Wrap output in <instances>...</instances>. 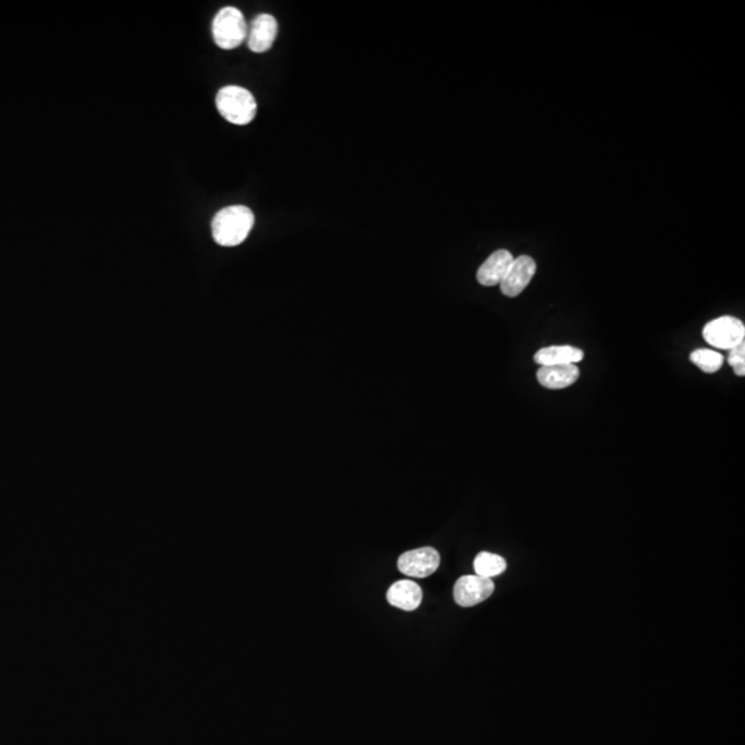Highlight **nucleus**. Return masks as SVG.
I'll list each match as a JSON object with an SVG mask.
<instances>
[{"label":"nucleus","instance_id":"13","mask_svg":"<svg viewBox=\"0 0 745 745\" xmlns=\"http://www.w3.org/2000/svg\"><path fill=\"white\" fill-rule=\"evenodd\" d=\"M475 573L485 579H493L500 576L507 569V562L503 556L490 554V552H481L476 556L474 561Z\"/></svg>","mask_w":745,"mask_h":745},{"label":"nucleus","instance_id":"5","mask_svg":"<svg viewBox=\"0 0 745 745\" xmlns=\"http://www.w3.org/2000/svg\"><path fill=\"white\" fill-rule=\"evenodd\" d=\"M441 565V555L431 547L417 548L407 551L399 558L398 569L403 574L417 579L431 576Z\"/></svg>","mask_w":745,"mask_h":745},{"label":"nucleus","instance_id":"7","mask_svg":"<svg viewBox=\"0 0 745 745\" xmlns=\"http://www.w3.org/2000/svg\"><path fill=\"white\" fill-rule=\"evenodd\" d=\"M536 261L529 256L514 258L510 270L505 275L504 281L500 283L501 292L507 297L519 296L532 282L536 274Z\"/></svg>","mask_w":745,"mask_h":745},{"label":"nucleus","instance_id":"10","mask_svg":"<svg viewBox=\"0 0 745 745\" xmlns=\"http://www.w3.org/2000/svg\"><path fill=\"white\" fill-rule=\"evenodd\" d=\"M580 369L576 365L540 366L537 380L548 390H563L576 383Z\"/></svg>","mask_w":745,"mask_h":745},{"label":"nucleus","instance_id":"4","mask_svg":"<svg viewBox=\"0 0 745 745\" xmlns=\"http://www.w3.org/2000/svg\"><path fill=\"white\" fill-rule=\"evenodd\" d=\"M704 340L719 350H733L745 343V326L733 316H721L704 326Z\"/></svg>","mask_w":745,"mask_h":745},{"label":"nucleus","instance_id":"2","mask_svg":"<svg viewBox=\"0 0 745 745\" xmlns=\"http://www.w3.org/2000/svg\"><path fill=\"white\" fill-rule=\"evenodd\" d=\"M216 105L225 121L238 126L252 122L257 112L253 94L239 86L223 87L217 93Z\"/></svg>","mask_w":745,"mask_h":745},{"label":"nucleus","instance_id":"1","mask_svg":"<svg viewBox=\"0 0 745 745\" xmlns=\"http://www.w3.org/2000/svg\"><path fill=\"white\" fill-rule=\"evenodd\" d=\"M254 214L249 207H225L212 221L213 239L220 246L234 247L246 241L253 230Z\"/></svg>","mask_w":745,"mask_h":745},{"label":"nucleus","instance_id":"15","mask_svg":"<svg viewBox=\"0 0 745 745\" xmlns=\"http://www.w3.org/2000/svg\"><path fill=\"white\" fill-rule=\"evenodd\" d=\"M728 362L733 367L736 376H745V343L729 351Z\"/></svg>","mask_w":745,"mask_h":745},{"label":"nucleus","instance_id":"8","mask_svg":"<svg viewBox=\"0 0 745 745\" xmlns=\"http://www.w3.org/2000/svg\"><path fill=\"white\" fill-rule=\"evenodd\" d=\"M278 35V21L271 14H260L254 18L247 31V46L254 53H265L274 46Z\"/></svg>","mask_w":745,"mask_h":745},{"label":"nucleus","instance_id":"9","mask_svg":"<svg viewBox=\"0 0 745 745\" xmlns=\"http://www.w3.org/2000/svg\"><path fill=\"white\" fill-rule=\"evenodd\" d=\"M512 263H514V256L508 250H497L481 265L478 274H476V279L482 286L500 285Z\"/></svg>","mask_w":745,"mask_h":745},{"label":"nucleus","instance_id":"6","mask_svg":"<svg viewBox=\"0 0 745 745\" xmlns=\"http://www.w3.org/2000/svg\"><path fill=\"white\" fill-rule=\"evenodd\" d=\"M494 592V583L492 579L472 574V576H463L457 580L454 585V601L463 608H472L490 598Z\"/></svg>","mask_w":745,"mask_h":745},{"label":"nucleus","instance_id":"3","mask_svg":"<svg viewBox=\"0 0 745 745\" xmlns=\"http://www.w3.org/2000/svg\"><path fill=\"white\" fill-rule=\"evenodd\" d=\"M212 31L214 42L218 47L232 50L246 41L249 27L241 10L228 6L221 9L214 17Z\"/></svg>","mask_w":745,"mask_h":745},{"label":"nucleus","instance_id":"12","mask_svg":"<svg viewBox=\"0 0 745 745\" xmlns=\"http://www.w3.org/2000/svg\"><path fill=\"white\" fill-rule=\"evenodd\" d=\"M583 359L584 352L572 345H551L534 354V362L540 366L576 365Z\"/></svg>","mask_w":745,"mask_h":745},{"label":"nucleus","instance_id":"11","mask_svg":"<svg viewBox=\"0 0 745 745\" xmlns=\"http://www.w3.org/2000/svg\"><path fill=\"white\" fill-rule=\"evenodd\" d=\"M387 599L395 608L413 612V610L419 608L421 601H423V591H421L420 585L413 583V581H396L388 590Z\"/></svg>","mask_w":745,"mask_h":745},{"label":"nucleus","instance_id":"14","mask_svg":"<svg viewBox=\"0 0 745 745\" xmlns=\"http://www.w3.org/2000/svg\"><path fill=\"white\" fill-rule=\"evenodd\" d=\"M690 361H692L693 365L699 367L700 370H703L704 373L712 374L717 373L721 369L725 358L717 351L703 350L701 348V350L693 351L690 354Z\"/></svg>","mask_w":745,"mask_h":745}]
</instances>
